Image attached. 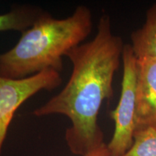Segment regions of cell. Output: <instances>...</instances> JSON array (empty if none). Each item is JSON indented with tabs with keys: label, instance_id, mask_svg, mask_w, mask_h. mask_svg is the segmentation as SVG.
Segmentation results:
<instances>
[{
	"label": "cell",
	"instance_id": "2",
	"mask_svg": "<svg viewBox=\"0 0 156 156\" xmlns=\"http://www.w3.org/2000/svg\"><path fill=\"white\" fill-rule=\"evenodd\" d=\"M92 14L79 6L67 18L55 19L45 12L22 36L16 45L0 54V76L23 79L53 69L61 73L62 57L90 34Z\"/></svg>",
	"mask_w": 156,
	"mask_h": 156
},
{
	"label": "cell",
	"instance_id": "5",
	"mask_svg": "<svg viewBox=\"0 0 156 156\" xmlns=\"http://www.w3.org/2000/svg\"><path fill=\"white\" fill-rule=\"evenodd\" d=\"M136 127H156V59L136 58Z\"/></svg>",
	"mask_w": 156,
	"mask_h": 156
},
{
	"label": "cell",
	"instance_id": "9",
	"mask_svg": "<svg viewBox=\"0 0 156 156\" xmlns=\"http://www.w3.org/2000/svg\"><path fill=\"white\" fill-rule=\"evenodd\" d=\"M84 156H111L107 144L103 142L100 146L92 150Z\"/></svg>",
	"mask_w": 156,
	"mask_h": 156
},
{
	"label": "cell",
	"instance_id": "1",
	"mask_svg": "<svg viewBox=\"0 0 156 156\" xmlns=\"http://www.w3.org/2000/svg\"><path fill=\"white\" fill-rule=\"evenodd\" d=\"M124 45L113 32L110 16L103 14L94 38L66 54L73 71L64 88L33 112L36 116L64 115L71 121L65 140L74 155L84 156L104 142L98 117L103 101L113 96Z\"/></svg>",
	"mask_w": 156,
	"mask_h": 156
},
{
	"label": "cell",
	"instance_id": "7",
	"mask_svg": "<svg viewBox=\"0 0 156 156\" xmlns=\"http://www.w3.org/2000/svg\"><path fill=\"white\" fill-rule=\"evenodd\" d=\"M44 12L42 9L35 6H15L7 13L0 15V32L7 30L24 32L30 28Z\"/></svg>",
	"mask_w": 156,
	"mask_h": 156
},
{
	"label": "cell",
	"instance_id": "8",
	"mask_svg": "<svg viewBox=\"0 0 156 156\" xmlns=\"http://www.w3.org/2000/svg\"><path fill=\"white\" fill-rule=\"evenodd\" d=\"M122 156H156V127L136 129L133 144Z\"/></svg>",
	"mask_w": 156,
	"mask_h": 156
},
{
	"label": "cell",
	"instance_id": "4",
	"mask_svg": "<svg viewBox=\"0 0 156 156\" xmlns=\"http://www.w3.org/2000/svg\"><path fill=\"white\" fill-rule=\"evenodd\" d=\"M62 82L60 73L53 69L23 79L0 76V155L9 126L19 107L39 91L57 88Z\"/></svg>",
	"mask_w": 156,
	"mask_h": 156
},
{
	"label": "cell",
	"instance_id": "6",
	"mask_svg": "<svg viewBox=\"0 0 156 156\" xmlns=\"http://www.w3.org/2000/svg\"><path fill=\"white\" fill-rule=\"evenodd\" d=\"M130 39L129 45L136 58L156 59V3L147 9L145 23L132 33Z\"/></svg>",
	"mask_w": 156,
	"mask_h": 156
},
{
	"label": "cell",
	"instance_id": "3",
	"mask_svg": "<svg viewBox=\"0 0 156 156\" xmlns=\"http://www.w3.org/2000/svg\"><path fill=\"white\" fill-rule=\"evenodd\" d=\"M122 89L116 108L111 112L114 122L112 140L107 144L111 156H122L131 147L136 127V58L129 44L124 45L122 56Z\"/></svg>",
	"mask_w": 156,
	"mask_h": 156
}]
</instances>
